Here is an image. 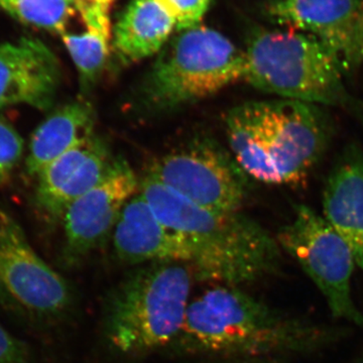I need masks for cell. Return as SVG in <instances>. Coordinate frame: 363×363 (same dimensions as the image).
Returning a JSON list of instances; mask_svg holds the SVG:
<instances>
[{"label": "cell", "instance_id": "cell-20", "mask_svg": "<svg viewBox=\"0 0 363 363\" xmlns=\"http://www.w3.org/2000/svg\"><path fill=\"white\" fill-rule=\"evenodd\" d=\"M23 156V138L13 124L0 116V186L11 179Z\"/></svg>", "mask_w": 363, "mask_h": 363}, {"label": "cell", "instance_id": "cell-15", "mask_svg": "<svg viewBox=\"0 0 363 363\" xmlns=\"http://www.w3.org/2000/svg\"><path fill=\"white\" fill-rule=\"evenodd\" d=\"M323 216L350 248L363 272V150L346 147L323 191Z\"/></svg>", "mask_w": 363, "mask_h": 363}, {"label": "cell", "instance_id": "cell-2", "mask_svg": "<svg viewBox=\"0 0 363 363\" xmlns=\"http://www.w3.org/2000/svg\"><path fill=\"white\" fill-rule=\"evenodd\" d=\"M226 131L247 176L291 185L309 175L323 156L331 123L321 106L279 98L234 107L226 116Z\"/></svg>", "mask_w": 363, "mask_h": 363}, {"label": "cell", "instance_id": "cell-18", "mask_svg": "<svg viewBox=\"0 0 363 363\" xmlns=\"http://www.w3.org/2000/svg\"><path fill=\"white\" fill-rule=\"evenodd\" d=\"M62 40L77 69L80 91L88 94L104 74L111 52V30L87 28L81 35L65 33Z\"/></svg>", "mask_w": 363, "mask_h": 363}, {"label": "cell", "instance_id": "cell-16", "mask_svg": "<svg viewBox=\"0 0 363 363\" xmlns=\"http://www.w3.org/2000/svg\"><path fill=\"white\" fill-rule=\"evenodd\" d=\"M92 105L76 100L52 112L33 131L26 159V173L37 177L50 164L94 135Z\"/></svg>", "mask_w": 363, "mask_h": 363}, {"label": "cell", "instance_id": "cell-11", "mask_svg": "<svg viewBox=\"0 0 363 363\" xmlns=\"http://www.w3.org/2000/svg\"><path fill=\"white\" fill-rule=\"evenodd\" d=\"M269 11L281 25L323 43L344 71L363 65V0H274Z\"/></svg>", "mask_w": 363, "mask_h": 363}, {"label": "cell", "instance_id": "cell-12", "mask_svg": "<svg viewBox=\"0 0 363 363\" xmlns=\"http://www.w3.org/2000/svg\"><path fill=\"white\" fill-rule=\"evenodd\" d=\"M116 159L94 133L43 169L33 196L42 220L49 227L61 224L67 209L104 178Z\"/></svg>", "mask_w": 363, "mask_h": 363}, {"label": "cell", "instance_id": "cell-6", "mask_svg": "<svg viewBox=\"0 0 363 363\" xmlns=\"http://www.w3.org/2000/svg\"><path fill=\"white\" fill-rule=\"evenodd\" d=\"M245 52L220 33L198 26L160 52L138 90L145 111L164 113L201 101L243 80Z\"/></svg>", "mask_w": 363, "mask_h": 363}, {"label": "cell", "instance_id": "cell-21", "mask_svg": "<svg viewBox=\"0 0 363 363\" xmlns=\"http://www.w3.org/2000/svg\"><path fill=\"white\" fill-rule=\"evenodd\" d=\"M176 21L179 30L199 26L210 0H157Z\"/></svg>", "mask_w": 363, "mask_h": 363}, {"label": "cell", "instance_id": "cell-17", "mask_svg": "<svg viewBox=\"0 0 363 363\" xmlns=\"http://www.w3.org/2000/svg\"><path fill=\"white\" fill-rule=\"evenodd\" d=\"M176 28L157 0H133L114 28V48L125 63L161 52Z\"/></svg>", "mask_w": 363, "mask_h": 363}, {"label": "cell", "instance_id": "cell-3", "mask_svg": "<svg viewBox=\"0 0 363 363\" xmlns=\"http://www.w3.org/2000/svg\"><path fill=\"white\" fill-rule=\"evenodd\" d=\"M328 331L279 315L238 286L219 285L191 301L175 344L211 355H262L317 347Z\"/></svg>", "mask_w": 363, "mask_h": 363}, {"label": "cell", "instance_id": "cell-13", "mask_svg": "<svg viewBox=\"0 0 363 363\" xmlns=\"http://www.w3.org/2000/svg\"><path fill=\"white\" fill-rule=\"evenodd\" d=\"M61 79L58 58L40 40L25 38L0 45V109L28 105L50 111Z\"/></svg>", "mask_w": 363, "mask_h": 363}, {"label": "cell", "instance_id": "cell-1", "mask_svg": "<svg viewBox=\"0 0 363 363\" xmlns=\"http://www.w3.org/2000/svg\"><path fill=\"white\" fill-rule=\"evenodd\" d=\"M138 193L164 225L184 238L193 253L191 269L199 281L238 286L279 266L278 241L240 212H219L195 204L145 177Z\"/></svg>", "mask_w": 363, "mask_h": 363}, {"label": "cell", "instance_id": "cell-5", "mask_svg": "<svg viewBox=\"0 0 363 363\" xmlns=\"http://www.w3.org/2000/svg\"><path fill=\"white\" fill-rule=\"evenodd\" d=\"M245 52L243 80L281 99L348 107L342 64L323 43L290 30L255 33Z\"/></svg>", "mask_w": 363, "mask_h": 363}, {"label": "cell", "instance_id": "cell-7", "mask_svg": "<svg viewBox=\"0 0 363 363\" xmlns=\"http://www.w3.org/2000/svg\"><path fill=\"white\" fill-rule=\"evenodd\" d=\"M70 283L33 250L20 223L0 210V308L26 330L44 336L65 322Z\"/></svg>", "mask_w": 363, "mask_h": 363}, {"label": "cell", "instance_id": "cell-10", "mask_svg": "<svg viewBox=\"0 0 363 363\" xmlns=\"http://www.w3.org/2000/svg\"><path fill=\"white\" fill-rule=\"evenodd\" d=\"M138 188L140 182L128 162L116 157L104 178L64 214V243L59 259L62 267H78L104 242Z\"/></svg>", "mask_w": 363, "mask_h": 363}, {"label": "cell", "instance_id": "cell-22", "mask_svg": "<svg viewBox=\"0 0 363 363\" xmlns=\"http://www.w3.org/2000/svg\"><path fill=\"white\" fill-rule=\"evenodd\" d=\"M0 363H39L32 347L0 324Z\"/></svg>", "mask_w": 363, "mask_h": 363}, {"label": "cell", "instance_id": "cell-19", "mask_svg": "<svg viewBox=\"0 0 363 363\" xmlns=\"http://www.w3.org/2000/svg\"><path fill=\"white\" fill-rule=\"evenodd\" d=\"M0 6L25 25L61 35L76 9L74 0H0Z\"/></svg>", "mask_w": 363, "mask_h": 363}, {"label": "cell", "instance_id": "cell-4", "mask_svg": "<svg viewBox=\"0 0 363 363\" xmlns=\"http://www.w3.org/2000/svg\"><path fill=\"white\" fill-rule=\"evenodd\" d=\"M194 272L183 262L149 264L117 286L107 306L105 335L124 355L175 343L190 304Z\"/></svg>", "mask_w": 363, "mask_h": 363}, {"label": "cell", "instance_id": "cell-9", "mask_svg": "<svg viewBox=\"0 0 363 363\" xmlns=\"http://www.w3.org/2000/svg\"><path fill=\"white\" fill-rule=\"evenodd\" d=\"M145 177L215 211L240 212L247 194V174L212 140H197L155 160Z\"/></svg>", "mask_w": 363, "mask_h": 363}, {"label": "cell", "instance_id": "cell-8", "mask_svg": "<svg viewBox=\"0 0 363 363\" xmlns=\"http://www.w3.org/2000/svg\"><path fill=\"white\" fill-rule=\"evenodd\" d=\"M277 241L323 294L334 317L363 326L362 313L351 295L354 257L323 215L298 205L292 220L281 227Z\"/></svg>", "mask_w": 363, "mask_h": 363}, {"label": "cell", "instance_id": "cell-23", "mask_svg": "<svg viewBox=\"0 0 363 363\" xmlns=\"http://www.w3.org/2000/svg\"><path fill=\"white\" fill-rule=\"evenodd\" d=\"M76 1L87 2V4H97V6H101L111 9V6L113 0H76Z\"/></svg>", "mask_w": 363, "mask_h": 363}, {"label": "cell", "instance_id": "cell-24", "mask_svg": "<svg viewBox=\"0 0 363 363\" xmlns=\"http://www.w3.org/2000/svg\"><path fill=\"white\" fill-rule=\"evenodd\" d=\"M363 363V362H362Z\"/></svg>", "mask_w": 363, "mask_h": 363}, {"label": "cell", "instance_id": "cell-14", "mask_svg": "<svg viewBox=\"0 0 363 363\" xmlns=\"http://www.w3.org/2000/svg\"><path fill=\"white\" fill-rule=\"evenodd\" d=\"M112 234L116 255L126 264H192L193 253L187 241L164 225L138 192L121 210Z\"/></svg>", "mask_w": 363, "mask_h": 363}]
</instances>
